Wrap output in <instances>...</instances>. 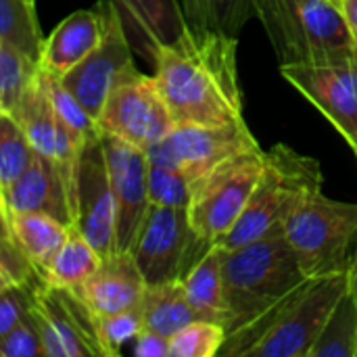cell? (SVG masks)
Wrapping results in <instances>:
<instances>
[{"instance_id":"6da1fadb","label":"cell","mask_w":357,"mask_h":357,"mask_svg":"<svg viewBox=\"0 0 357 357\" xmlns=\"http://www.w3.org/2000/svg\"><path fill=\"white\" fill-rule=\"evenodd\" d=\"M238 40L211 29L186 27L155 54V77L176 126L243 123Z\"/></svg>"},{"instance_id":"7a4b0ae2","label":"cell","mask_w":357,"mask_h":357,"mask_svg":"<svg viewBox=\"0 0 357 357\" xmlns=\"http://www.w3.org/2000/svg\"><path fill=\"white\" fill-rule=\"evenodd\" d=\"M349 284L351 270L305 280L272 312L230 335L220 356L310 357L312 347Z\"/></svg>"},{"instance_id":"3957f363","label":"cell","mask_w":357,"mask_h":357,"mask_svg":"<svg viewBox=\"0 0 357 357\" xmlns=\"http://www.w3.org/2000/svg\"><path fill=\"white\" fill-rule=\"evenodd\" d=\"M305 280L284 230L236 249H224L226 335H234L272 312ZM226 337V339H228Z\"/></svg>"},{"instance_id":"277c9868","label":"cell","mask_w":357,"mask_h":357,"mask_svg":"<svg viewBox=\"0 0 357 357\" xmlns=\"http://www.w3.org/2000/svg\"><path fill=\"white\" fill-rule=\"evenodd\" d=\"M282 63L357 54L339 0H251Z\"/></svg>"},{"instance_id":"5b68a950","label":"cell","mask_w":357,"mask_h":357,"mask_svg":"<svg viewBox=\"0 0 357 357\" xmlns=\"http://www.w3.org/2000/svg\"><path fill=\"white\" fill-rule=\"evenodd\" d=\"M318 190H322V169L316 159L287 144L272 146L264 153V172L243 218L220 245L236 249L284 230L293 209Z\"/></svg>"},{"instance_id":"8992f818","label":"cell","mask_w":357,"mask_h":357,"mask_svg":"<svg viewBox=\"0 0 357 357\" xmlns=\"http://www.w3.org/2000/svg\"><path fill=\"white\" fill-rule=\"evenodd\" d=\"M284 234L307 278L349 272L357 259V203L333 201L318 190L293 209Z\"/></svg>"},{"instance_id":"52a82bcc","label":"cell","mask_w":357,"mask_h":357,"mask_svg":"<svg viewBox=\"0 0 357 357\" xmlns=\"http://www.w3.org/2000/svg\"><path fill=\"white\" fill-rule=\"evenodd\" d=\"M264 153L255 149L232 155L195 182L188 215L195 232L209 245H220L243 218L264 172Z\"/></svg>"},{"instance_id":"ba28073f","label":"cell","mask_w":357,"mask_h":357,"mask_svg":"<svg viewBox=\"0 0 357 357\" xmlns=\"http://www.w3.org/2000/svg\"><path fill=\"white\" fill-rule=\"evenodd\" d=\"M211 247L195 232L188 209L151 203L132 255L146 284H159L184 280Z\"/></svg>"},{"instance_id":"9c48e42d","label":"cell","mask_w":357,"mask_h":357,"mask_svg":"<svg viewBox=\"0 0 357 357\" xmlns=\"http://www.w3.org/2000/svg\"><path fill=\"white\" fill-rule=\"evenodd\" d=\"M96 6L102 13L105 36L77 67L61 77L65 88L94 119H98L109 94L123 82L138 75L119 4L115 0H100Z\"/></svg>"},{"instance_id":"30bf717a","label":"cell","mask_w":357,"mask_h":357,"mask_svg":"<svg viewBox=\"0 0 357 357\" xmlns=\"http://www.w3.org/2000/svg\"><path fill=\"white\" fill-rule=\"evenodd\" d=\"M280 73L335 126L357 159V54L282 63Z\"/></svg>"},{"instance_id":"8fae6325","label":"cell","mask_w":357,"mask_h":357,"mask_svg":"<svg viewBox=\"0 0 357 357\" xmlns=\"http://www.w3.org/2000/svg\"><path fill=\"white\" fill-rule=\"evenodd\" d=\"M96 123L102 136L119 138L142 151H149L176 128L157 77L144 73L134 75L109 94Z\"/></svg>"},{"instance_id":"7c38bea8","label":"cell","mask_w":357,"mask_h":357,"mask_svg":"<svg viewBox=\"0 0 357 357\" xmlns=\"http://www.w3.org/2000/svg\"><path fill=\"white\" fill-rule=\"evenodd\" d=\"M31 316L42 335L44 357H105L98 316L77 291L42 282Z\"/></svg>"},{"instance_id":"4fadbf2b","label":"cell","mask_w":357,"mask_h":357,"mask_svg":"<svg viewBox=\"0 0 357 357\" xmlns=\"http://www.w3.org/2000/svg\"><path fill=\"white\" fill-rule=\"evenodd\" d=\"M261 149L249 126H176L163 140L146 151L151 163H161L180 169L197 182L224 159Z\"/></svg>"},{"instance_id":"5bb4252c","label":"cell","mask_w":357,"mask_h":357,"mask_svg":"<svg viewBox=\"0 0 357 357\" xmlns=\"http://www.w3.org/2000/svg\"><path fill=\"white\" fill-rule=\"evenodd\" d=\"M117 213V251L132 253L151 209L146 151L113 136H102Z\"/></svg>"},{"instance_id":"9a60e30c","label":"cell","mask_w":357,"mask_h":357,"mask_svg":"<svg viewBox=\"0 0 357 357\" xmlns=\"http://www.w3.org/2000/svg\"><path fill=\"white\" fill-rule=\"evenodd\" d=\"M75 226L96 249L100 259L117 253V213L102 138L84 149L77 180Z\"/></svg>"},{"instance_id":"2e32d148","label":"cell","mask_w":357,"mask_h":357,"mask_svg":"<svg viewBox=\"0 0 357 357\" xmlns=\"http://www.w3.org/2000/svg\"><path fill=\"white\" fill-rule=\"evenodd\" d=\"M29 211L48 213L73 226V215L69 209V199L61 174L50 159L38 153L29 163V167L23 172V176L4 195H0L2 215L29 213Z\"/></svg>"},{"instance_id":"e0dca14e","label":"cell","mask_w":357,"mask_h":357,"mask_svg":"<svg viewBox=\"0 0 357 357\" xmlns=\"http://www.w3.org/2000/svg\"><path fill=\"white\" fill-rule=\"evenodd\" d=\"M146 280L132 253L117 251L102 259L94 276L77 291L96 316L117 314L142 303Z\"/></svg>"},{"instance_id":"ac0fdd59","label":"cell","mask_w":357,"mask_h":357,"mask_svg":"<svg viewBox=\"0 0 357 357\" xmlns=\"http://www.w3.org/2000/svg\"><path fill=\"white\" fill-rule=\"evenodd\" d=\"M102 36L105 21L98 6L71 13L46 38L40 67L56 77H63L98 46Z\"/></svg>"},{"instance_id":"d6986e66","label":"cell","mask_w":357,"mask_h":357,"mask_svg":"<svg viewBox=\"0 0 357 357\" xmlns=\"http://www.w3.org/2000/svg\"><path fill=\"white\" fill-rule=\"evenodd\" d=\"M126 10L138 42L136 48L146 61H155L159 48L178 40L188 21L184 17L180 0H115Z\"/></svg>"},{"instance_id":"ffe728a7","label":"cell","mask_w":357,"mask_h":357,"mask_svg":"<svg viewBox=\"0 0 357 357\" xmlns=\"http://www.w3.org/2000/svg\"><path fill=\"white\" fill-rule=\"evenodd\" d=\"M2 226L10 230L15 241L21 245V249L29 255L42 278L46 276V270L63 243L69 236L71 226L48 215V213H13L2 215Z\"/></svg>"},{"instance_id":"44dd1931","label":"cell","mask_w":357,"mask_h":357,"mask_svg":"<svg viewBox=\"0 0 357 357\" xmlns=\"http://www.w3.org/2000/svg\"><path fill=\"white\" fill-rule=\"evenodd\" d=\"M184 289L199 320L218 322L226 328L228 303L224 291V247L213 245L184 278Z\"/></svg>"},{"instance_id":"7402d4cb","label":"cell","mask_w":357,"mask_h":357,"mask_svg":"<svg viewBox=\"0 0 357 357\" xmlns=\"http://www.w3.org/2000/svg\"><path fill=\"white\" fill-rule=\"evenodd\" d=\"M13 117L23 128V132H25L27 140L31 142V146L36 149V153L54 163L56 142H59V115H56L50 94L46 90L42 67H40L33 84L23 94Z\"/></svg>"},{"instance_id":"603a6c76","label":"cell","mask_w":357,"mask_h":357,"mask_svg":"<svg viewBox=\"0 0 357 357\" xmlns=\"http://www.w3.org/2000/svg\"><path fill=\"white\" fill-rule=\"evenodd\" d=\"M142 312H144V328L169 339L186 324L199 320L197 312L188 301L184 280L146 284L142 297Z\"/></svg>"},{"instance_id":"cb8c5ba5","label":"cell","mask_w":357,"mask_h":357,"mask_svg":"<svg viewBox=\"0 0 357 357\" xmlns=\"http://www.w3.org/2000/svg\"><path fill=\"white\" fill-rule=\"evenodd\" d=\"M102 259L90 241L79 232L77 226H71L67 241L50 261L44 280L54 287L79 291L100 268Z\"/></svg>"},{"instance_id":"d4e9b609","label":"cell","mask_w":357,"mask_h":357,"mask_svg":"<svg viewBox=\"0 0 357 357\" xmlns=\"http://www.w3.org/2000/svg\"><path fill=\"white\" fill-rule=\"evenodd\" d=\"M0 42L40 63L46 38L38 23L36 0H0Z\"/></svg>"},{"instance_id":"484cf974","label":"cell","mask_w":357,"mask_h":357,"mask_svg":"<svg viewBox=\"0 0 357 357\" xmlns=\"http://www.w3.org/2000/svg\"><path fill=\"white\" fill-rule=\"evenodd\" d=\"M310 357H357V293L354 284L335 305Z\"/></svg>"},{"instance_id":"4316f807","label":"cell","mask_w":357,"mask_h":357,"mask_svg":"<svg viewBox=\"0 0 357 357\" xmlns=\"http://www.w3.org/2000/svg\"><path fill=\"white\" fill-rule=\"evenodd\" d=\"M190 27L238 38L253 13L251 0H180Z\"/></svg>"},{"instance_id":"83f0119b","label":"cell","mask_w":357,"mask_h":357,"mask_svg":"<svg viewBox=\"0 0 357 357\" xmlns=\"http://www.w3.org/2000/svg\"><path fill=\"white\" fill-rule=\"evenodd\" d=\"M38 71L40 63L36 59L0 42V113H15Z\"/></svg>"},{"instance_id":"f1b7e54d","label":"cell","mask_w":357,"mask_h":357,"mask_svg":"<svg viewBox=\"0 0 357 357\" xmlns=\"http://www.w3.org/2000/svg\"><path fill=\"white\" fill-rule=\"evenodd\" d=\"M36 149L13 115L0 113V195H4L29 167Z\"/></svg>"},{"instance_id":"f546056e","label":"cell","mask_w":357,"mask_h":357,"mask_svg":"<svg viewBox=\"0 0 357 357\" xmlns=\"http://www.w3.org/2000/svg\"><path fill=\"white\" fill-rule=\"evenodd\" d=\"M226 328L218 322L195 320L172 337V357L220 356L226 343Z\"/></svg>"},{"instance_id":"4dcf8cb0","label":"cell","mask_w":357,"mask_h":357,"mask_svg":"<svg viewBox=\"0 0 357 357\" xmlns=\"http://www.w3.org/2000/svg\"><path fill=\"white\" fill-rule=\"evenodd\" d=\"M195 182L176 167L149 161V197L153 205L188 209Z\"/></svg>"},{"instance_id":"1f68e13d","label":"cell","mask_w":357,"mask_h":357,"mask_svg":"<svg viewBox=\"0 0 357 357\" xmlns=\"http://www.w3.org/2000/svg\"><path fill=\"white\" fill-rule=\"evenodd\" d=\"M144 331V312L142 303L117 314L98 316V335L105 349V357H117L123 345L136 341L138 335Z\"/></svg>"},{"instance_id":"d6a6232c","label":"cell","mask_w":357,"mask_h":357,"mask_svg":"<svg viewBox=\"0 0 357 357\" xmlns=\"http://www.w3.org/2000/svg\"><path fill=\"white\" fill-rule=\"evenodd\" d=\"M36 280H44L29 255L15 241L10 230L2 226L0 234V287L13 284H29Z\"/></svg>"},{"instance_id":"836d02e7","label":"cell","mask_w":357,"mask_h":357,"mask_svg":"<svg viewBox=\"0 0 357 357\" xmlns=\"http://www.w3.org/2000/svg\"><path fill=\"white\" fill-rule=\"evenodd\" d=\"M42 282L46 280L0 287V337L10 333L23 318L31 314V307L36 303V293Z\"/></svg>"},{"instance_id":"e575fe53","label":"cell","mask_w":357,"mask_h":357,"mask_svg":"<svg viewBox=\"0 0 357 357\" xmlns=\"http://www.w3.org/2000/svg\"><path fill=\"white\" fill-rule=\"evenodd\" d=\"M0 356L2 357H44V345L40 328L29 314L23 318L10 333L0 337Z\"/></svg>"},{"instance_id":"d590c367","label":"cell","mask_w":357,"mask_h":357,"mask_svg":"<svg viewBox=\"0 0 357 357\" xmlns=\"http://www.w3.org/2000/svg\"><path fill=\"white\" fill-rule=\"evenodd\" d=\"M136 357H172V339L153 331H142L134 343Z\"/></svg>"},{"instance_id":"8d00e7d4","label":"cell","mask_w":357,"mask_h":357,"mask_svg":"<svg viewBox=\"0 0 357 357\" xmlns=\"http://www.w3.org/2000/svg\"><path fill=\"white\" fill-rule=\"evenodd\" d=\"M339 2H341L345 21L349 25V31H351V38H354V44H356L357 50V0H339Z\"/></svg>"},{"instance_id":"74e56055","label":"cell","mask_w":357,"mask_h":357,"mask_svg":"<svg viewBox=\"0 0 357 357\" xmlns=\"http://www.w3.org/2000/svg\"><path fill=\"white\" fill-rule=\"evenodd\" d=\"M351 284H354V289H356L357 293V259L356 264H354V268H351Z\"/></svg>"}]
</instances>
